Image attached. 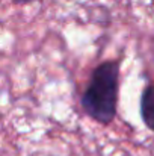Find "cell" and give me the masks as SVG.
I'll use <instances>...</instances> for the list:
<instances>
[{
    "instance_id": "cell-1",
    "label": "cell",
    "mask_w": 154,
    "mask_h": 156,
    "mask_svg": "<svg viewBox=\"0 0 154 156\" xmlns=\"http://www.w3.org/2000/svg\"><path fill=\"white\" fill-rule=\"evenodd\" d=\"M119 88V61H106L98 65L82 96L83 111L98 123L107 124L116 115Z\"/></svg>"
},
{
    "instance_id": "cell-2",
    "label": "cell",
    "mask_w": 154,
    "mask_h": 156,
    "mask_svg": "<svg viewBox=\"0 0 154 156\" xmlns=\"http://www.w3.org/2000/svg\"><path fill=\"white\" fill-rule=\"evenodd\" d=\"M141 114L144 123L154 132V85L144 90L141 97Z\"/></svg>"
},
{
    "instance_id": "cell-3",
    "label": "cell",
    "mask_w": 154,
    "mask_h": 156,
    "mask_svg": "<svg viewBox=\"0 0 154 156\" xmlns=\"http://www.w3.org/2000/svg\"><path fill=\"white\" fill-rule=\"evenodd\" d=\"M17 2H21V3H27V2H32V0H17Z\"/></svg>"
}]
</instances>
